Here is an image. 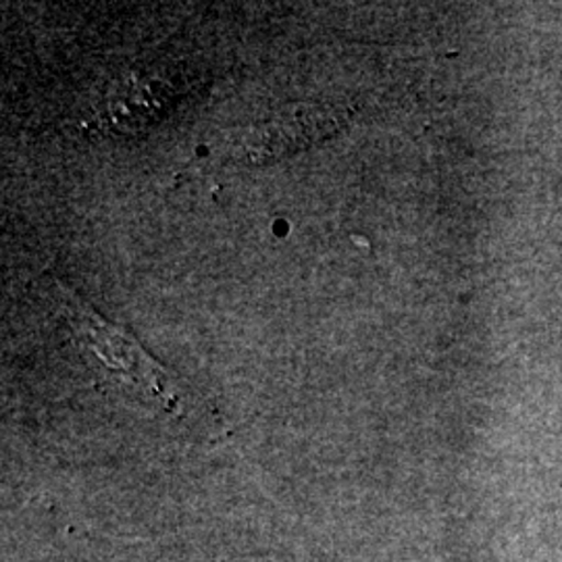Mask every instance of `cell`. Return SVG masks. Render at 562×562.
<instances>
[{"mask_svg": "<svg viewBox=\"0 0 562 562\" xmlns=\"http://www.w3.org/2000/svg\"><path fill=\"white\" fill-rule=\"evenodd\" d=\"M69 319L74 327H78L81 340H86L88 348L101 357L106 367L113 371L127 373L130 380L161 398L165 404H178V392H173V383L167 378L157 362L144 355L134 340H127L117 329L109 327L106 323L99 322L94 313L69 308Z\"/></svg>", "mask_w": 562, "mask_h": 562, "instance_id": "1", "label": "cell"}]
</instances>
